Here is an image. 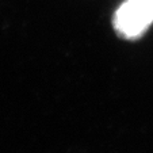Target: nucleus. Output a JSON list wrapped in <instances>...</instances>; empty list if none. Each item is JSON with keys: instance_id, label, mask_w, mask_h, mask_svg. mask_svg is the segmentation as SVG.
<instances>
[{"instance_id": "f257e3e1", "label": "nucleus", "mask_w": 153, "mask_h": 153, "mask_svg": "<svg viewBox=\"0 0 153 153\" xmlns=\"http://www.w3.org/2000/svg\"><path fill=\"white\" fill-rule=\"evenodd\" d=\"M153 23V0H125L113 16L118 37L134 41L141 38Z\"/></svg>"}]
</instances>
